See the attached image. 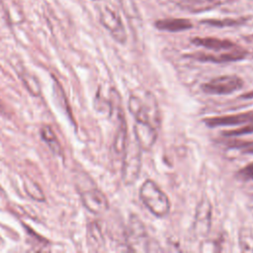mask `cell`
Instances as JSON below:
<instances>
[{
  "label": "cell",
  "instance_id": "cell-9",
  "mask_svg": "<svg viewBox=\"0 0 253 253\" xmlns=\"http://www.w3.org/2000/svg\"><path fill=\"white\" fill-rule=\"evenodd\" d=\"M211 207L207 199H203L196 210V215L194 220V232L196 236L203 237L208 234L211 227Z\"/></svg>",
  "mask_w": 253,
  "mask_h": 253
},
{
  "label": "cell",
  "instance_id": "cell-6",
  "mask_svg": "<svg viewBox=\"0 0 253 253\" xmlns=\"http://www.w3.org/2000/svg\"><path fill=\"white\" fill-rule=\"evenodd\" d=\"M100 22L109 31L111 36L120 43L126 42V32L120 15L110 7H104L100 11Z\"/></svg>",
  "mask_w": 253,
  "mask_h": 253
},
{
  "label": "cell",
  "instance_id": "cell-7",
  "mask_svg": "<svg viewBox=\"0 0 253 253\" xmlns=\"http://www.w3.org/2000/svg\"><path fill=\"white\" fill-rule=\"evenodd\" d=\"M80 198L83 206L93 213H103L109 209L107 197L103 194V192L96 188L87 189L81 192Z\"/></svg>",
  "mask_w": 253,
  "mask_h": 253
},
{
  "label": "cell",
  "instance_id": "cell-3",
  "mask_svg": "<svg viewBox=\"0 0 253 253\" xmlns=\"http://www.w3.org/2000/svg\"><path fill=\"white\" fill-rule=\"evenodd\" d=\"M141 147L136 140L126 141L124 153L122 155V178L126 185H132L139 176L141 168Z\"/></svg>",
  "mask_w": 253,
  "mask_h": 253
},
{
  "label": "cell",
  "instance_id": "cell-11",
  "mask_svg": "<svg viewBox=\"0 0 253 253\" xmlns=\"http://www.w3.org/2000/svg\"><path fill=\"white\" fill-rule=\"evenodd\" d=\"M158 129L144 123L135 122L133 126V138L142 150H149L156 142Z\"/></svg>",
  "mask_w": 253,
  "mask_h": 253
},
{
  "label": "cell",
  "instance_id": "cell-12",
  "mask_svg": "<svg viewBox=\"0 0 253 253\" xmlns=\"http://www.w3.org/2000/svg\"><path fill=\"white\" fill-rule=\"evenodd\" d=\"M171 2L182 10L191 13H200L220 6L225 0H171Z\"/></svg>",
  "mask_w": 253,
  "mask_h": 253
},
{
  "label": "cell",
  "instance_id": "cell-5",
  "mask_svg": "<svg viewBox=\"0 0 253 253\" xmlns=\"http://www.w3.org/2000/svg\"><path fill=\"white\" fill-rule=\"evenodd\" d=\"M243 86V80L236 75H222L212 78L202 85V90L211 95H227L238 91Z\"/></svg>",
  "mask_w": 253,
  "mask_h": 253
},
{
  "label": "cell",
  "instance_id": "cell-16",
  "mask_svg": "<svg viewBox=\"0 0 253 253\" xmlns=\"http://www.w3.org/2000/svg\"><path fill=\"white\" fill-rule=\"evenodd\" d=\"M239 246L243 252H253V230L243 227L239 231Z\"/></svg>",
  "mask_w": 253,
  "mask_h": 253
},
{
  "label": "cell",
  "instance_id": "cell-18",
  "mask_svg": "<svg viewBox=\"0 0 253 253\" xmlns=\"http://www.w3.org/2000/svg\"><path fill=\"white\" fill-rule=\"evenodd\" d=\"M22 81L26 86L27 90L35 97L39 96L41 93V86L37 78L28 72H24L22 75Z\"/></svg>",
  "mask_w": 253,
  "mask_h": 253
},
{
  "label": "cell",
  "instance_id": "cell-8",
  "mask_svg": "<svg viewBox=\"0 0 253 253\" xmlns=\"http://www.w3.org/2000/svg\"><path fill=\"white\" fill-rule=\"evenodd\" d=\"M246 55V51L238 46L226 50V51H219L215 53H204V52H197L193 54H189V57L195 58L200 61H210L214 63H223V62H232L237 61L244 58Z\"/></svg>",
  "mask_w": 253,
  "mask_h": 253
},
{
  "label": "cell",
  "instance_id": "cell-20",
  "mask_svg": "<svg viewBox=\"0 0 253 253\" xmlns=\"http://www.w3.org/2000/svg\"><path fill=\"white\" fill-rule=\"evenodd\" d=\"M203 24L205 25H209V26H212V27H219V28H223V27H232V26H237L241 24L240 20H236V19H211V20H205L203 21Z\"/></svg>",
  "mask_w": 253,
  "mask_h": 253
},
{
  "label": "cell",
  "instance_id": "cell-2",
  "mask_svg": "<svg viewBox=\"0 0 253 253\" xmlns=\"http://www.w3.org/2000/svg\"><path fill=\"white\" fill-rule=\"evenodd\" d=\"M139 197L145 208L156 217L168 214L171 205L168 196L153 180H145L139 189Z\"/></svg>",
  "mask_w": 253,
  "mask_h": 253
},
{
  "label": "cell",
  "instance_id": "cell-21",
  "mask_svg": "<svg viewBox=\"0 0 253 253\" xmlns=\"http://www.w3.org/2000/svg\"><path fill=\"white\" fill-rule=\"evenodd\" d=\"M222 133H223V135H226V136H239V135L253 133V122H250L249 125H247L245 126H242V127H239L236 129L223 131Z\"/></svg>",
  "mask_w": 253,
  "mask_h": 253
},
{
  "label": "cell",
  "instance_id": "cell-22",
  "mask_svg": "<svg viewBox=\"0 0 253 253\" xmlns=\"http://www.w3.org/2000/svg\"><path fill=\"white\" fill-rule=\"evenodd\" d=\"M237 176L244 181L253 180V162L247 164L245 167L240 169L237 173Z\"/></svg>",
  "mask_w": 253,
  "mask_h": 253
},
{
  "label": "cell",
  "instance_id": "cell-17",
  "mask_svg": "<svg viewBox=\"0 0 253 253\" xmlns=\"http://www.w3.org/2000/svg\"><path fill=\"white\" fill-rule=\"evenodd\" d=\"M88 240L91 246L98 249L104 243L102 231L97 222H92L88 225Z\"/></svg>",
  "mask_w": 253,
  "mask_h": 253
},
{
  "label": "cell",
  "instance_id": "cell-27",
  "mask_svg": "<svg viewBox=\"0 0 253 253\" xmlns=\"http://www.w3.org/2000/svg\"><path fill=\"white\" fill-rule=\"evenodd\" d=\"M93 1H98V0H93Z\"/></svg>",
  "mask_w": 253,
  "mask_h": 253
},
{
  "label": "cell",
  "instance_id": "cell-23",
  "mask_svg": "<svg viewBox=\"0 0 253 253\" xmlns=\"http://www.w3.org/2000/svg\"><path fill=\"white\" fill-rule=\"evenodd\" d=\"M119 2L121 3V6L126 12V14L130 16H135L137 14L136 7L132 0H119Z\"/></svg>",
  "mask_w": 253,
  "mask_h": 253
},
{
  "label": "cell",
  "instance_id": "cell-26",
  "mask_svg": "<svg viewBox=\"0 0 253 253\" xmlns=\"http://www.w3.org/2000/svg\"><path fill=\"white\" fill-rule=\"evenodd\" d=\"M0 112L2 113V114H5V112H6V109H5V106H4V103L0 100Z\"/></svg>",
  "mask_w": 253,
  "mask_h": 253
},
{
  "label": "cell",
  "instance_id": "cell-15",
  "mask_svg": "<svg viewBox=\"0 0 253 253\" xmlns=\"http://www.w3.org/2000/svg\"><path fill=\"white\" fill-rule=\"evenodd\" d=\"M41 135L54 154H59L61 152V146L57 140V137L48 126H44L42 127Z\"/></svg>",
  "mask_w": 253,
  "mask_h": 253
},
{
  "label": "cell",
  "instance_id": "cell-13",
  "mask_svg": "<svg viewBox=\"0 0 253 253\" xmlns=\"http://www.w3.org/2000/svg\"><path fill=\"white\" fill-rule=\"evenodd\" d=\"M192 42L198 46L213 50L214 52L226 51L236 47V44L234 42L228 40L216 38H195L192 40Z\"/></svg>",
  "mask_w": 253,
  "mask_h": 253
},
{
  "label": "cell",
  "instance_id": "cell-25",
  "mask_svg": "<svg viewBox=\"0 0 253 253\" xmlns=\"http://www.w3.org/2000/svg\"><path fill=\"white\" fill-rule=\"evenodd\" d=\"M241 98H243V99H253V91L244 93V94L241 96Z\"/></svg>",
  "mask_w": 253,
  "mask_h": 253
},
{
  "label": "cell",
  "instance_id": "cell-14",
  "mask_svg": "<svg viewBox=\"0 0 253 253\" xmlns=\"http://www.w3.org/2000/svg\"><path fill=\"white\" fill-rule=\"evenodd\" d=\"M155 27L160 31L166 32H182L190 30L193 27L191 21L183 18H170V19H161L155 22Z\"/></svg>",
  "mask_w": 253,
  "mask_h": 253
},
{
  "label": "cell",
  "instance_id": "cell-4",
  "mask_svg": "<svg viewBox=\"0 0 253 253\" xmlns=\"http://www.w3.org/2000/svg\"><path fill=\"white\" fill-rule=\"evenodd\" d=\"M126 246L133 252L148 251V236L146 228L139 217L134 214L129 216L126 230Z\"/></svg>",
  "mask_w": 253,
  "mask_h": 253
},
{
  "label": "cell",
  "instance_id": "cell-10",
  "mask_svg": "<svg viewBox=\"0 0 253 253\" xmlns=\"http://www.w3.org/2000/svg\"><path fill=\"white\" fill-rule=\"evenodd\" d=\"M250 122H253V111L233 114V115L211 117V118H206L204 120V123L209 127L238 126V125H243Z\"/></svg>",
  "mask_w": 253,
  "mask_h": 253
},
{
  "label": "cell",
  "instance_id": "cell-24",
  "mask_svg": "<svg viewBox=\"0 0 253 253\" xmlns=\"http://www.w3.org/2000/svg\"><path fill=\"white\" fill-rule=\"evenodd\" d=\"M231 146L234 148L241 149L245 153L253 154V140L251 141H232Z\"/></svg>",
  "mask_w": 253,
  "mask_h": 253
},
{
  "label": "cell",
  "instance_id": "cell-1",
  "mask_svg": "<svg viewBox=\"0 0 253 253\" xmlns=\"http://www.w3.org/2000/svg\"><path fill=\"white\" fill-rule=\"evenodd\" d=\"M128 111L135 122L144 123L159 129L160 110L155 96L147 90H137L128 98Z\"/></svg>",
  "mask_w": 253,
  "mask_h": 253
},
{
  "label": "cell",
  "instance_id": "cell-19",
  "mask_svg": "<svg viewBox=\"0 0 253 253\" xmlns=\"http://www.w3.org/2000/svg\"><path fill=\"white\" fill-rule=\"evenodd\" d=\"M24 188L26 193L34 200L39 201V202H42L44 201V195L42 191V189L34 182L31 180H28L24 183Z\"/></svg>",
  "mask_w": 253,
  "mask_h": 253
}]
</instances>
